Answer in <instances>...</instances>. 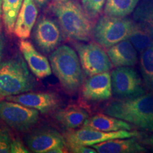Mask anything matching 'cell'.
I'll return each mask as SVG.
<instances>
[{
	"label": "cell",
	"mask_w": 153,
	"mask_h": 153,
	"mask_svg": "<svg viewBox=\"0 0 153 153\" xmlns=\"http://www.w3.org/2000/svg\"><path fill=\"white\" fill-rule=\"evenodd\" d=\"M24 0H2V21L9 34L14 33L15 23Z\"/></svg>",
	"instance_id": "22"
},
{
	"label": "cell",
	"mask_w": 153,
	"mask_h": 153,
	"mask_svg": "<svg viewBox=\"0 0 153 153\" xmlns=\"http://www.w3.org/2000/svg\"><path fill=\"white\" fill-rule=\"evenodd\" d=\"M129 41L140 53L153 45V39L150 34L140 24L135 22L133 33L129 37Z\"/></svg>",
	"instance_id": "24"
},
{
	"label": "cell",
	"mask_w": 153,
	"mask_h": 153,
	"mask_svg": "<svg viewBox=\"0 0 153 153\" xmlns=\"http://www.w3.org/2000/svg\"><path fill=\"white\" fill-rule=\"evenodd\" d=\"M82 97L92 102L109 100L112 96L111 79L109 72L90 76L82 85Z\"/></svg>",
	"instance_id": "12"
},
{
	"label": "cell",
	"mask_w": 153,
	"mask_h": 153,
	"mask_svg": "<svg viewBox=\"0 0 153 153\" xmlns=\"http://www.w3.org/2000/svg\"><path fill=\"white\" fill-rule=\"evenodd\" d=\"M135 22L126 17L104 15L94 25L93 38L104 49L128 39L133 33Z\"/></svg>",
	"instance_id": "5"
},
{
	"label": "cell",
	"mask_w": 153,
	"mask_h": 153,
	"mask_svg": "<svg viewBox=\"0 0 153 153\" xmlns=\"http://www.w3.org/2000/svg\"><path fill=\"white\" fill-rule=\"evenodd\" d=\"M52 72L66 92L74 94L83 84L81 63L75 51L67 45L57 47L50 55Z\"/></svg>",
	"instance_id": "3"
},
{
	"label": "cell",
	"mask_w": 153,
	"mask_h": 153,
	"mask_svg": "<svg viewBox=\"0 0 153 153\" xmlns=\"http://www.w3.org/2000/svg\"><path fill=\"white\" fill-rule=\"evenodd\" d=\"M27 145L32 152L36 153H50L56 148L67 149L64 135L54 130H41L29 135Z\"/></svg>",
	"instance_id": "13"
},
{
	"label": "cell",
	"mask_w": 153,
	"mask_h": 153,
	"mask_svg": "<svg viewBox=\"0 0 153 153\" xmlns=\"http://www.w3.org/2000/svg\"><path fill=\"white\" fill-rule=\"evenodd\" d=\"M3 51H4V38L1 34V31H0V61H1V58L3 56Z\"/></svg>",
	"instance_id": "30"
},
{
	"label": "cell",
	"mask_w": 153,
	"mask_h": 153,
	"mask_svg": "<svg viewBox=\"0 0 153 153\" xmlns=\"http://www.w3.org/2000/svg\"><path fill=\"white\" fill-rule=\"evenodd\" d=\"M99 153H143L147 149L142 146L135 137L128 139L116 138L91 145Z\"/></svg>",
	"instance_id": "17"
},
{
	"label": "cell",
	"mask_w": 153,
	"mask_h": 153,
	"mask_svg": "<svg viewBox=\"0 0 153 153\" xmlns=\"http://www.w3.org/2000/svg\"><path fill=\"white\" fill-rule=\"evenodd\" d=\"M0 119L13 128L27 131L37 123L39 111L11 101H0Z\"/></svg>",
	"instance_id": "9"
},
{
	"label": "cell",
	"mask_w": 153,
	"mask_h": 153,
	"mask_svg": "<svg viewBox=\"0 0 153 153\" xmlns=\"http://www.w3.org/2000/svg\"><path fill=\"white\" fill-rule=\"evenodd\" d=\"M140 0H106L104 14L110 16L126 17L133 13Z\"/></svg>",
	"instance_id": "23"
},
{
	"label": "cell",
	"mask_w": 153,
	"mask_h": 153,
	"mask_svg": "<svg viewBox=\"0 0 153 153\" xmlns=\"http://www.w3.org/2000/svg\"><path fill=\"white\" fill-rule=\"evenodd\" d=\"M63 35L74 41L87 42L93 38L94 22L83 7L74 0L51 4Z\"/></svg>",
	"instance_id": "1"
},
{
	"label": "cell",
	"mask_w": 153,
	"mask_h": 153,
	"mask_svg": "<svg viewBox=\"0 0 153 153\" xmlns=\"http://www.w3.org/2000/svg\"><path fill=\"white\" fill-rule=\"evenodd\" d=\"M111 79L114 99H133L146 94L142 79L131 67L116 68L111 73Z\"/></svg>",
	"instance_id": "6"
},
{
	"label": "cell",
	"mask_w": 153,
	"mask_h": 153,
	"mask_svg": "<svg viewBox=\"0 0 153 153\" xmlns=\"http://www.w3.org/2000/svg\"><path fill=\"white\" fill-rule=\"evenodd\" d=\"M2 20V0H0V26Z\"/></svg>",
	"instance_id": "32"
},
{
	"label": "cell",
	"mask_w": 153,
	"mask_h": 153,
	"mask_svg": "<svg viewBox=\"0 0 153 153\" xmlns=\"http://www.w3.org/2000/svg\"><path fill=\"white\" fill-rule=\"evenodd\" d=\"M146 143H148V144H150L151 145H153V135H151V136H150L149 137H148V138L146 139Z\"/></svg>",
	"instance_id": "33"
},
{
	"label": "cell",
	"mask_w": 153,
	"mask_h": 153,
	"mask_svg": "<svg viewBox=\"0 0 153 153\" xmlns=\"http://www.w3.org/2000/svg\"><path fill=\"white\" fill-rule=\"evenodd\" d=\"M133 21L138 23L153 39V0H143L133 13Z\"/></svg>",
	"instance_id": "21"
},
{
	"label": "cell",
	"mask_w": 153,
	"mask_h": 153,
	"mask_svg": "<svg viewBox=\"0 0 153 153\" xmlns=\"http://www.w3.org/2000/svg\"><path fill=\"white\" fill-rule=\"evenodd\" d=\"M82 126L103 132H113L120 130L132 131L135 128L133 125L126 120L105 114H97L91 118L89 117Z\"/></svg>",
	"instance_id": "18"
},
{
	"label": "cell",
	"mask_w": 153,
	"mask_h": 153,
	"mask_svg": "<svg viewBox=\"0 0 153 153\" xmlns=\"http://www.w3.org/2000/svg\"><path fill=\"white\" fill-rule=\"evenodd\" d=\"M61 31L59 24L54 20L46 16L41 17L33 33L36 45L43 53L53 52L62 41Z\"/></svg>",
	"instance_id": "10"
},
{
	"label": "cell",
	"mask_w": 153,
	"mask_h": 153,
	"mask_svg": "<svg viewBox=\"0 0 153 153\" xmlns=\"http://www.w3.org/2000/svg\"><path fill=\"white\" fill-rule=\"evenodd\" d=\"M138 135L139 134L136 131L120 130L113 132H103L83 126L80 129L70 130L64 134L67 148L76 145L91 146L109 140L128 138Z\"/></svg>",
	"instance_id": "8"
},
{
	"label": "cell",
	"mask_w": 153,
	"mask_h": 153,
	"mask_svg": "<svg viewBox=\"0 0 153 153\" xmlns=\"http://www.w3.org/2000/svg\"><path fill=\"white\" fill-rule=\"evenodd\" d=\"M36 79L19 55L0 63V99L35 89Z\"/></svg>",
	"instance_id": "4"
},
{
	"label": "cell",
	"mask_w": 153,
	"mask_h": 153,
	"mask_svg": "<svg viewBox=\"0 0 153 153\" xmlns=\"http://www.w3.org/2000/svg\"><path fill=\"white\" fill-rule=\"evenodd\" d=\"M10 152L11 153H27L29 152L28 149L25 147L20 140L16 139L11 140L10 145Z\"/></svg>",
	"instance_id": "27"
},
{
	"label": "cell",
	"mask_w": 153,
	"mask_h": 153,
	"mask_svg": "<svg viewBox=\"0 0 153 153\" xmlns=\"http://www.w3.org/2000/svg\"><path fill=\"white\" fill-rule=\"evenodd\" d=\"M106 0H82V7L89 16L93 19H97L101 14Z\"/></svg>",
	"instance_id": "25"
},
{
	"label": "cell",
	"mask_w": 153,
	"mask_h": 153,
	"mask_svg": "<svg viewBox=\"0 0 153 153\" xmlns=\"http://www.w3.org/2000/svg\"><path fill=\"white\" fill-rule=\"evenodd\" d=\"M74 47L79 55L82 70L87 76L109 72L112 69L107 53L99 43H76Z\"/></svg>",
	"instance_id": "7"
},
{
	"label": "cell",
	"mask_w": 153,
	"mask_h": 153,
	"mask_svg": "<svg viewBox=\"0 0 153 153\" xmlns=\"http://www.w3.org/2000/svg\"><path fill=\"white\" fill-rule=\"evenodd\" d=\"M36 4L38 7H41V8H43V7H45V6L49 4V0H34Z\"/></svg>",
	"instance_id": "29"
},
{
	"label": "cell",
	"mask_w": 153,
	"mask_h": 153,
	"mask_svg": "<svg viewBox=\"0 0 153 153\" xmlns=\"http://www.w3.org/2000/svg\"><path fill=\"white\" fill-rule=\"evenodd\" d=\"M68 150L70 152L74 153H96L97 152V150L93 148H88L87 146H84V145H76V146H71L67 148Z\"/></svg>",
	"instance_id": "28"
},
{
	"label": "cell",
	"mask_w": 153,
	"mask_h": 153,
	"mask_svg": "<svg viewBox=\"0 0 153 153\" xmlns=\"http://www.w3.org/2000/svg\"><path fill=\"white\" fill-rule=\"evenodd\" d=\"M140 69L145 89L153 93V45L140 53Z\"/></svg>",
	"instance_id": "20"
},
{
	"label": "cell",
	"mask_w": 153,
	"mask_h": 153,
	"mask_svg": "<svg viewBox=\"0 0 153 153\" xmlns=\"http://www.w3.org/2000/svg\"><path fill=\"white\" fill-rule=\"evenodd\" d=\"M38 14V6L34 0H24L15 23L14 33L22 40L30 37Z\"/></svg>",
	"instance_id": "15"
},
{
	"label": "cell",
	"mask_w": 153,
	"mask_h": 153,
	"mask_svg": "<svg viewBox=\"0 0 153 153\" xmlns=\"http://www.w3.org/2000/svg\"><path fill=\"white\" fill-rule=\"evenodd\" d=\"M11 137L8 132L0 128V153L10 152Z\"/></svg>",
	"instance_id": "26"
},
{
	"label": "cell",
	"mask_w": 153,
	"mask_h": 153,
	"mask_svg": "<svg viewBox=\"0 0 153 153\" xmlns=\"http://www.w3.org/2000/svg\"><path fill=\"white\" fill-rule=\"evenodd\" d=\"M55 118L66 128L72 130L83 126L89 118V114L80 106H69L57 111Z\"/></svg>",
	"instance_id": "19"
},
{
	"label": "cell",
	"mask_w": 153,
	"mask_h": 153,
	"mask_svg": "<svg viewBox=\"0 0 153 153\" xmlns=\"http://www.w3.org/2000/svg\"><path fill=\"white\" fill-rule=\"evenodd\" d=\"M107 55L114 68L133 67L138 62L136 49L126 39L107 49Z\"/></svg>",
	"instance_id": "16"
},
{
	"label": "cell",
	"mask_w": 153,
	"mask_h": 153,
	"mask_svg": "<svg viewBox=\"0 0 153 153\" xmlns=\"http://www.w3.org/2000/svg\"><path fill=\"white\" fill-rule=\"evenodd\" d=\"M6 99L14 101L28 108H34L43 114L56 110L60 106L61 101L56 93L48 92H28L19 95L7 97Z\"/></svg>",
	"instance_id": "11"
},
{
	"label": "cell",
	"mask_w": 153,
	"mask_h": 153,
	"mask_svg": "<svg viewBox=\"0 0 153 153\" xmlns=\"http://www.w3.org/2000/svg\"><path fill=\"white\" fill-rule=\"evenodd\" d=\"M103 113L153 132V93L133 99H112L106 104Z\"/></svg>",
	"instance_id": "2"
},
{
	"label": "cell",
	"mask_w": 153,
	"mask_h": 153,
	"mask_svg": "<svg viewBox=\"0 0 153 153\" xmlns=\"http://www.w3.org/2000/svg\"><path fill=\"white\" fill-rule=\"evenodd\" d=\"M68 1V0H49V5L51 4H59L62 3L64 1Z\"/></svg>",
	"instance_id": "31"
},
{
	"label": "cell",
	"mask_w": 153,
	"mask_h": 153,
	"mask_svg": "<svg viewBox=\"0 0 153 153\" xmlns=\"http://www.w3.org/2000/svg\"><path fill=\"white\" fill-rule=\"evenodd\" d=\"M19 49L30 70L36 77L43 79L52 74L48 60L38 52L30 41L22 40L19 43Z\"/></svg>",
	"instance_id": "14"
}]
</instances>
